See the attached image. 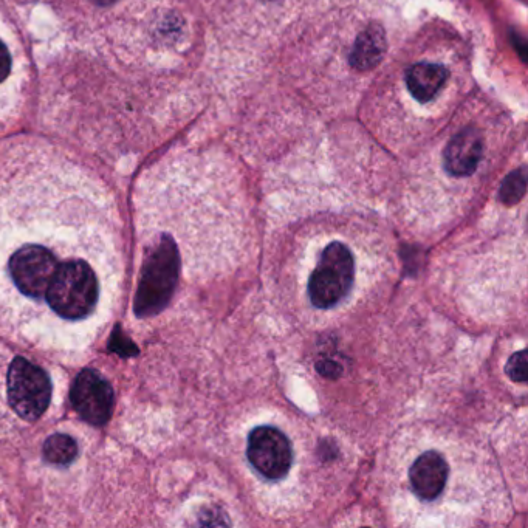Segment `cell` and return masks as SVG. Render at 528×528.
<instances>
[{
  "label": "cell",
  "mask_w": 528,
  "mask_h": 528,
  "mask_svg": "<svg viewBox=\"0 0 528 528\" xmlns=\"http://www.w3.org/2000/svg\"><path fill=\"white\" fill-rule=\"evenodd\" d=\"M8 403L21 419H41L52 400V383L47 372L31 361L16 357L7 378Z\"/></svg>",
  "instance_id": "2"
},
{
  "label": "cell",
  "mask_w": 528,
  "mask_h": 528,
  "mask_svg": "<svg viewBox=\"0 0 528 528\" xmlns=\"http://www.w3.org/2000/svg\"><path fill=\"white\" fill-rule=\"evenodd\" d=\"M484 146L476 127H465L450 144L443 154V165L446 172L454 177H467L473 174L479 166Z\"/></svg>",
  "instance_id": "7"
},
{
  "label": "cell",
  "mask_w": 528,
  "mask_h": 528,
  "mask_svg": "<svg viewBox=\"0 0 528 528\" xmlns=\"http://www.w3.org/2000/svg\"><path fill=\"white\" fill-rule=\"evenodd\" d=\"M177 273H179L177 248L174 242L165 236L144 270V278L137 296V313L152 315L162 310L174 292Z\"/></svg>",
  "instance_id": "3"
},
{
  "label": "cell",
  "mask_w": 528,
  "mask_h": 528,
  "mask_svg": "<svg viewBox=\"0 0 528 528\" xmlns=\"http://www.w3.org/2000/svg\"><path fill=\"white\" fill-rule=\"evenodd\" d=\"M11 70H13V58H11L10 48L0 39V84L10 78Z\"/></svg>",
  "instance_id": "13"
},
{
  "label": "cell",
  "mask_w": 528,
  "mask_h": 528,
  "mask_svg": "<svg viewBox=\"0 0 528 528\" xmlns=\"http://www.w3.org/2000/svg\"><path fill=\"white\" fill-rule=\"evenodd\" d=\"M78 445L73 437L67 434H53L44 443V457L47 462L59 467H66L76 459Z\"/></svg>",
  "instance_id": "10"
},
{
  "label": "cell",
  "mask_w": 528,
  "mask_h": 528,
  "mask_svg": "<svg viewBox=\"0 0 528 528\" xmlns=\"http://www.w3.org/2000/svg\"><path fill=\"white\" fill-rule=\"evenodd\" d=\"M450 73L442 64L419 62L408 70L406 86L409 93L420 103H428L439 95Z\"/></svg>",
  "instance_id": "8"
},
{
  "label": "cell",
  "mask_w": 528,
  "mask_h": 528,
  "mask_svg": "<svg viewBox=\"0 0 528 528\" xmlns=\"http://www.w3.org/2000/svg\"><path fill=\"white\" fill-rule=\"evenodd\" d=\"M319 374H323L324 377L336 378L340 377L341 366L340 364L333 363V361H321L318 364Z\"/></svg>",
  "instance_id": "14"
},
{
  "label": "cell",
  "mask_w": 528,
  "mask_h": 528,
  "mask_svg": "<svg viewBox=\"0 0 528 528\" xmlns=\"http://www.w3.org/2000/svg\"><path fill=\"white\" fill-rule=\"evenodd\" d=\"M388 50V39L383 27L374 24L361 31L355 39L354 50L350 55V62L360 72L375 69L383 61Z\"/></svg>",
  "instance_id": "9"
},
{
  "label": "cell",
  "mask_w": 528,
  "mask_h": 528,
  "mask_svg": "<svg viewBox=\"0 0 528 528\" xmlns=\"http://www.w3.org/2000/svg\"><path fill=\"white\" fill-rule=\"evenodd\" d=\"M92 2H95V4H100V5H109V4H112L114 0H92Z\"/></svg>",
  "instance_id": "15"
},
{
  "label": "cell",
  "mask_w": 528,
  "mask_h": 528,
  "mask_svg": "<svg viewBox=\"0 0 528 528\" xmlns=\"http://www.w3.org/2000/svg\"><path fill=\"white\" fill-rule=\"evenodd\" d=\"M525 188H527V175H525V169L521 168L518 171L511 172L507 179L504 180L499 197L507 205H515L524 197Z\"/></svg>",
  "instance_id": "11"
},
{
  "label": "cell",
  "mask_w": 528,
  "mask_h": 528,
  "mask_svg": "<svg viewBox=\"0 0 528 528\" xmlns=\"http://www.w3.org/2000/svg\"><path fill=\"white\" fill-rule=\"evenodd\" d=\"M355 256L340 240H333L319 256L318 264L307 282L312 306L329 310L338 306L354 288Z\"/></svg>",
  "instance_id": "1"
},
{
  "label": "cell",
  "mask_w": 528,
  "mask_h": 528,
  "mask_svg": "<svg viewBox=\"0 0 528 528\" xmlns=\"http://www.w3.org/2000/svg\"><path fill=\"white\" fill-rule=\"evenodd\" d=\"M505 372L516 383H525L527 381V355H525V350H519L515 355H511L507 366H505Z\"/></svg>",
  "instance_id": "12"
},
{
  "label": "cell",
  "mask_w": 528,
  "mask_h": 528,
  "mask_svg": "<svg viewBox=\"0 0 528 528\" xmlns=\"http://www.w3.org/2000/svg\"><path fill=\"white\" fill-rule=\"evenodd\" d=\"M72 403L86 422L101 426L114 411V389L100 372L86 369L73 384Z\"/></svg>",
  "instance_id": "5"
},
{
  "label": "cell",
  "mask_w": 528,
  "mask_h": 528,
  "mask_svg": "<svg viewBox=\"0 0 528 528\" xmlns=\"http://www.w3.org/2000/svg\"><path fill=\"white\" fill-rule=\"evenodd\" d=\"M408 477L412 493L420 501L434 502L445 491L450 479V465L439 451H425L412 462Z\"/></svg>",
  "instance_id": "6"
},
{
  "label": "cell",
  "mask_w": 528,
  "mask_h": 528,
  "mask_svg": "<svg viewBox=\"0 0 528 528\" xmlns=\"http://www.w3.org/2000/svg\"><path fill=\"white\" fill-rule=\"evenodd\" d=\"M247 457L262 477L276 482L292 470V442L276 426H258L248 436Z\"/></svg>",
  "instance_id": "4"
}]
</instances>
